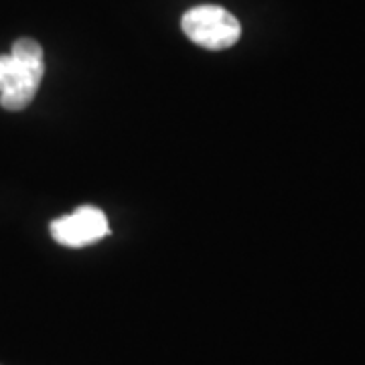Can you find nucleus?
<instances>
[{"label":"nucleus","mask_w":365,"mask_h":365,"mask_svg":"<svg viewBox=\"0 0 365 365\" xmlns=\"http://www.w3.org/2000/svg\"><path fill=\"white\" fill-rule=\"evenodd\" d=\"M45 73L43 47L33 39H19L9 55H0V106L19 112L33 102Z\"/></svg>","instance_id":"f257e3e1"},{"label":"nucleus","mask_w":365,"mask_h":365,"mask_svg":"<svg viewBox=\"0 0 365 365\" xmlns=\"http://www.w3.org/2000/svg\"><path fill=\"white\" fill-rule=\"evenodd\" d=\"M185 35L199 47L222 51L237 43L242 35L240 21L230 11L215 4H201L182 14Z\"/></svg>","instance_id":"f03ea898"},{"label":"nucleus","mask_w":365,"mask_h":365,"mask_svg":"<svg viewBox=\"0 0 365 365\" xmlns=\"http://www.w3.org/2000/svg\"><path fill=\"white\" fill-rule=\"evenodd\" d=\"M110 234L104 211L91 205L76 209L73 213L63 215L51 223L53 240L67 248H83L100 242Z\"/></svg>","instance_id":"7ed1b4c3"}]
</instances>
